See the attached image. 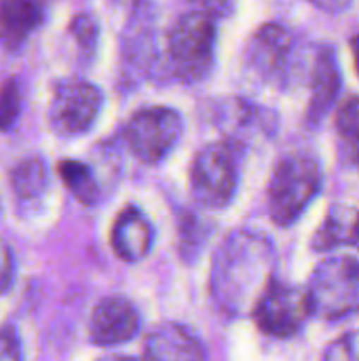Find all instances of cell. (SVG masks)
<instances>
[{
	"label": "cell",
	"instance_id": "1",
	"mask_svg": "<svg viewBox=\"0 0 359 361\" xmlns=\"http://www.w3.org/2000/svg\"><path fill=\"white\" fill-rule=\"evenodd\" d=\"M275 247L254 231L231 233L212 258L209 294L216 309L229 317L252 315L275 281Z\"/></svg>",
	"mask_w": 359,
	"mask_h": 361
},
{
	"label": "cell",
	"instance_id": "2",
	"mask_svg": "<svg viewBox=\"0 0 359 361\" xmlns=\"http://www.w3.org/2000/svg\"><path fill=\"white\" fill-rule=\"evenodd\" d=\"M322 182V165L313 154H284L273 169L267 192L271 220L277 226H292L305 214L311 201L320 195Z\"/></svg>",
	"mask_w": 359,
	"mask_h": 361
},
{
	"label": "cell",
	"instance_id": "3",
	"mask_svg": "<svg viewBox=\"0 0 359 361\" xmlns=\"http://www.w3.org/2000/svg\"><path fill=\"white\" fill-rule=\"evenodd\" d=\"M311 315L324 322H341L359 313V260L332 256L320 262L307 286Z\"/></svg>",
	"mask_w": 359,
	"mask_h": 361
},
{
	"label": "cell",
	"instance_id": "4",
	"mask_svg": "<svg viewBox=\"0 0 359 361\" xmlns=\"http://www.w3.org/2000/svg\"><path fill=\"white\" fill-rule=\"evenodd\" d=\"M216 23L205 13L182 15L169 32V55L176 72L184 80L203 78L214 63Z\"/></svg>",
	"mask_w": 359,
	"mask_h": 361
},
{
	"label": "cell",
	"instance_id": "5",
	"mask_svg": "<svg viewBox=\"0 0 359 361\" xmlns=\"http://www.w3.org/2000/svg\"><path fill=\"white\" fill-rule=\"evenodd\" d=\"M239 184V165L231 146L209 144L201 148L190 167L193 197L209 209L226 207Z\"/></svg>",
	"mask_w": 359,
	"mask_h": 361
},
{
	"label": "cell",
	"instance_id": "6",
	"mask_svg": "<svg viewBox=\"0 0 359 361\" xmlns=\"http://www.w3.org/2000/svg\"><path fill=\"white\" fill-rule=\"evenodd\" d=\"M252 317L258 330L267 336L290 338L296 336L313 315L305 290L290 283L273 281L254 307Z\"/></svg>",
	"mask_w": 359,
	"mask_h": 361
},
{
	"label": "cell",
	"instance_id": "7",
	"mask_svg": "<svg viewBox=\"0 0 359 361\" xmlns=\"http://www.w3.org/2000/svg\"><path fill=\"white\" fill-rule=\"evenodd\" d=\"M182 133L180 114L169 108H146L131 116L125 137L131 152L144 163H159Z\"/></svg>",
	"mask_w": 359,
	"mask_h": 361
},
{
	"label": "cell",
	"instance_id": "8",
	"mask_svg": "<svg viewBox=\"0 0 359 361\" xmlns=\"http://www.w3.org/2000/svg\"><path fill=\"white\" fill-rule=\"evenodd\" d=\"M292 59H294V38L286 27L277 23H267L258 32H254L245 49L248 68L260 80L273 85H281L290 78Z\"/></svg>",
	"mask_w": 359,
	"mask_h": 361
},
{
	"label": "cell",
	"instance_id": "9",
	"mask_svg": "<svg viewBox=\"0 0 359 361\" xmlns=\"http://www.w3.org/2000/svg\"><path fill=\"white\" fill-rule=\"evenodd\" d=\"M102 108V93L85 80L61 82L51 102V127L61 135H78L87 131Z\"/></svg>",
	"mask_w": 359,
	"mask_h": 361
},
{
	"label": "cell",
	"instance_id": "10",
	"mask_svg": "<svg viewBox=\"0 0 359 361\" xmlns=\"http://www.w3.org/2000/svg\"><path fill=\"white\" fill-rule=\"evenodd\" d=\"M142 317L135 305L123 296L99 300L89 319V338L97 347H118L140 334Z\"/></svg>",
	"mask_w": 359,
	"mask_h": 361
},
{
	"label": "cell",
	"instance_id": "11",
	"mask_svg": "<svg viewBox=\"0 0 359 361\" xmlns=\"http://www.w3.org/2000/svg\"><path fill=\"white\" fill-rule=\"evenodd\" d=\"M341 66L336 51L330 47H324L315 55L313 72H311V97L307 108V123L320 125L330 110L336 106L339 93H341Z\"/></svg>",
	"mask_w": 359,
	"mask_h": 361
},
{
	"label": "cell",
	"instance_id": "12",
	"mask_svg": "<svg viewBox=\"0 0 359 361\" xmlns=\"http://www.w3.org/2000/svg\"><path fill=\"white\" fill-rule=\"evenodd\" d=\"M142 361H207L201 341L180 324H161L144 345Z\"/></svg>",
	"mask_w": 359,
	"mask_h": 361
},
{
	"label": "cell",
	"instance_id": "13",
	"mask_svg": "<svg viewBox=\"0 0 359 361\" xmlns=\"http://www.w3.org/2000/svg\"><path fill=\"white\" fill-rule=\"evenodd\" d=\"M152 241H154L152 226L140 209L127 207L116 216L110 233V243L121 260L125 262L144 260L152 250Z\"/></svg>",
	"mask_w": 359,
	"mask_h": 361
},
{
	"label": "cell",
	"instance_id": "14",
	"mask_svg": "<svg viewBox=\"0 0 359 361\" xmlns=\"http://www.w3.org/2000/svg\"><path fill=\"white\" fill-rule=\"evenodd\" d=\"M359 243V209L336 203L328 209L322 226L311 239L315 252H334L339 247H353Z\"/></svg>",
	"mask_w": 359,
	"mask_h": 361
},
{
	"label": "cell",
	"instance_id": "15",
	"mask_svg": "<svg viewBox=\"0 0 359 361\" xmlns=\"http://www.w3.org/2000/svg\"><path fill=\"white\" fill-rule=\"evenodd\" d=\"M40 8L34 0H0V40L17 47L38 25Z\"/></svg>",
	"mask_w": 359,
	"mask_h": 361
},
{
	"label": "cell",
	"instance_id": "16",
	"mask_svg": "<svg viewBox=\"0 0 359 361\" xmlns=\"http://www.w3.org/2000/svg\"><path fill=\"white\" fill-rule=\"evenodd\" d=\"M49 186V171L42 159L30 157L23 159L11 173V188L17 199L21 201H34L44 195Z\"/></svg>",
	"mask_w": 359,
	"mask_h": 361
},
{
	"label": "cell",
	"instance_id": "17",
	"mask_svg": "<svg viewBox=\"0 0 359 361\" xmlns=\"http://www.w3.org/2000/svg\"><path fill=\"white\" fill-rule=\"evenodd\" d=\"M334 123L343 159L351 167H359V95L343 102Z\"/></svg>",
	"mask_w": 359,
	"mask_h": 361
},
{
	"label": "cell",
	"instance_id": "18",
	"mask_svg": "<svg viewBox=\"0 0 359 361\" xmlns=\"http://www.w3.org/2000/svg\"><path fill=\"white\" fill-rule=\"evenodd\" d=\"M59 178L68 186V190L85 205H93L99 197V186L91 173V169L78 161H61L59 167Z\"/></svg>",
	"mask_w": 359,
	"mask_h": 361
},
{
	"label": "cell",
	"instance_id": "19",
	"mask_svg": "<svg viewBox=\"0 0 359 361\" xmlns=\"http://www.w3.org/2000/svg\"><path fill=\"white\" fill-rule=\"evenodd\" d=\"M322 361H359V330H351L332 341L326 347Z\"/></svg>",
	"mask_w": 359,
	"mask_h": 361
},
{
	"label": "cell",
	"instance_id": "20",
	"mask_svg": "<svg viewBox=\"0 0 359 361\" xmlns=\"http://www.w3.org/2000/svg\"><path fill=\"white\" fill-rule=\"evenodd\" d=\"M19 114V91L13 82H6L0 91V129L13 125Z\"/></svg>",
	"mask_w": 359,
	"mask_h": 361
},
{
	"label": "cell",
	"instance_id": "21",
	"mask_svg": "<svg viewBox=\"0 0 359 361\" xmlns=\"http://www.w3.org/2000/svg\"><path fill=\"white\" fill-rule=\"evenodd\" d=\"M0 361H21V347L11 328L0 330Z\"/></svg>",
	"mask_w": 359,
	"mask_h": 361
},
{
	"label": "cell",
	"instance_id": "22",
	"mask_svg": "<svg viewBox=\"0 0 359 361\" xmlns=\"http://www.w3.org/2000/svg\"><path fill=\"white\" fill-rule=\"evenodd\" d=\"M197 6L199 13H205L209 17H226L233 13L235 0H188Z\"/></svg>",
	"mask_w": 359,
	"mask_h": 361
},
{
	"label": "cell",
	"instance_id": "23",
	"mask_svg": "<svg viewBox=\"0 0 359 361\" xmlns=\"http://www.w3.org/2000/svg\"><path fill=\"white\" fill-rule=\"evenodd\" d=\"M13 283V256L8 245L0 239V294H4Z\"/></svg>",
	"mask_w": 359,
	"mask_h": 361
},
{
	"label": "cell",
	"instance_id": "24",
	"mask_svg": "<svg viewBox=\"0 0 359 361\" xmlns=\"http://www.w3.org/2000/svg\"><path fill=\"white\" fill-rule=\"evenodd\" d=\"M72 32L76 34V38L80 40L83 49H93L95 44V25L89 17H78L74 23H72Z\"/></svg>",
	"mask_w": 359,
	"mask_h": 361
},
{
	"label": "cell",
	"instance_id": "25",
	"mask_svg": "<svg viewBox=\"0 0 359 361\" xmlns=\"http://www.w3.org/2000/svg\"><path fill=\"white\" fill-rule=\"evenodd\" d=\"M311 4H315L317 8H322L324 13H343L351 6L353 0H309Z\"/></svg>",
	"mask_w": 359,
	"mask_h": 361
},
{
	"label": "cell",
	"instance_id": "26",
	"mask_svg": "<svg viewBox=\"0 0 359 361\" xmlns=\"http://www.w3.org/2000/svg\"><path fill=\"white\" fill-rule=\"evenodd\" d=\"M351 51H353V61H355V70L359 74V32L351 38Z\"/></svg>",
	"mask_w": 359,
	"mask_h": 361
},
{
	"label": "cell",
	"instance_id": "27",
	"mask_svg": "<svg viewBox=\"0 0 359 361\" xmlns=\"http://www.w3.org/2000/svg\"><path fill=\"white\" fill-rule=\"evenodd\" d=\"M97 361H135L133 357H127V355H106V357H99Z\"/></svg>",
	"mask_w": 359,
	"mask_h": 361
}]
</instances>
